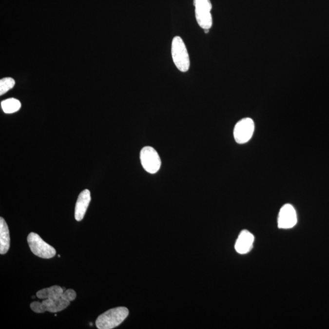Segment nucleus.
Wrapping results in <instances>:
<instances>
[{
  "label": "nucleus",
  "mask_w": 329,
  "mask_h": 329,
  "mask_svg": "<svg viewBox=\"0 0 329 329\" xmlns=\"http://www.w3.org/2000/svg\"><path fill=\"white\" fill-rule=\"evenodd\" d=\"M77 297L75 290H65L62 296L58 299H45L43 301H35L30 305L32 310L35 313H41L45 311L56 313L67 308L70 302L74 301Z\"/></svg>",
  "instance_id": "obj_1"
},
{
  "label": "nucleus",
  "mask_w": 329,
  "mask_h": 329,
  "mask_svg": "<svg viewBox=\"0 0 329 329\" xmlns=\"http://www.w3.org/2000/svg\"><path fill=\"white\" fill-rule=\"evenodd\" d=\"M128 314V309L124 307L110 309L97 317L96 320L97 328L99 329L116 328L125 320Z\"/></svg>",
  "instance_id": "obj_2"
},
{
  "label": "nucleus",
  "mask_w": 329,
  "mask_h": 329,
  "mask_svg": "<svg viewBox=\"0 0 329 329\" xmlns=\"http://www.w3.org/2000/svg\"><path fill=\"white\" fill-rule=\"evenodd\" d=\"M172 55L175 67L181 72L189 70L190 61L189 53L184 40L179 36H175L172 43Z\"/></svg>",
  "instance_id": "obj_3"
},
{
  "label": "nucleus",
  "mask_w": 329,
  "mask_h": 329,
  "mask_svg": "<svg viewBox=\"0 0 329 329\" xmlns=\"http://www.w3.org/2000/svg\"><path fill=\"white\" fill-rule=\"evenodd\" d=\"M27 240L29 248L34 255L43 258H51L55 257L56 253L55 249L43 241L38 233L34 232L29 233Z\"/></svg>",
  "instance_id": "obj_4"
},
{
  "label": "nucleus",
  "mask_w": 329,
  "mask_h": 329,
  "mask_svg": "<svg viewBox=\"0 0 329 329\" xmlns=\"http://www.w3.org/2000/svg\"><path fill=\"white\" fill-rule=\"evenodd\" d=\"M194 5L195 17L197 23L204 30H209L213 24L211 0H194Z\"/></svg>",
  "instance_id": "obj_5"
},
{
  "label": "nucleus",
  "mask_w": 329,
  "mask_h": 329,
  "mask_svg": "<svg viewBox=\"0 0 329 329\" xmlns=\"http://www.w3.org/2000/svg\"><path fill=\"white\" fill-rule=\"evenodd\" d=\"M140 161L143 169L150 174H155L159 170L161 160L159 155L151 146H145L140 152Z\"/></svg>",
  "instance_id": "obj_6"
},
{
  "label": "nucleus",
  "mask_w": 329,
  "mask_h": 329,
  "mask_svg": "<svg viewBox=\"0 0 329 329\" xmlns=\"http://www.w3.org/2000/svg\"><path fill=\"white\" fill-rule=\"evenodd\" d=\"M254 122L250 118H245L236 124L233 130L234 138L236 143H247L252 138L254 132Z\"/></svg>",
  "instance_id": "obj_7"
},
{
  "label": "nucleus",
  "mask_w": 329,
  "mask_h": 329,
  "mask_svg": "<svg viewBox=\"0 0 329 329\" xmlns=\"http://www.w3.org/2000/svg\"><path fill=\"white\" fill-rule=\"evenodd\" d=\"M297 221L296 210L292 205L285 204L280 209L278 216V226L280 229H291Z\"/></svg>",
  "instance_id": "obj_8"
},
{
  "label": "nucleus",
  "mask_w": 329,
  "mask_h": 329,
  "mask_svg": "<svg viewBox=\"0 0 329 329\" xmlns=\"http://www.w3.org/2000/svg\"><path fill=\"white\" fill-rule=\"evenodd\" d=\"M254 242V236L250 231L243 230L241 232L236 240L235 248L236 252L240 254H245L252 250Z\"/></svg>",
  "instance_id": "obj_9"
},
{
  "label": "nucleus",
  "mask_w": 329,
  "mask_h": 329,
  "mask_svg": "<svg viewBox=\"0 0 329 329\" xmlns=\"http://www.w3.org/2000/svg\"><path fill=\"white\" fill-rule=\"evenodd\" d=\"M91 201V195L89 190L85 189L80 193L76 203L75 217L76 220L80 221L84 218L88 207Z\"/></svg>",
  "instance_id": "obj_10"
},
{
  "label": "nucleus",
  "mask_w": 329,
  "mask_h": 329,
  "mask_svg": "<svg viewBox=\"0 0 329 329\" xmlns=\"http://www.w3.org/2000/svg\"><path fill=\"white\" fill-rule=\"evenodd\" d=\"M10 248V235L8 226L2 217L0 218V253L5 254Z\"/></svg>",
  "instance_id": "obj_11"
},
{
  "label": "nucleus",
  "mask_w": 329,
  "mask_h": 329,
  "mask_svg": "<svg viewBox=\"0 0 329 329\" xmlns=\"http://www.w3.org/2000/svg\"><path fill=\"white\" fill-rule=\"evenodd\" d=\"M64 290L58 285L46 288L37 292L36 296L39 299H58L62 296Z\"/></svg>",
  "instance_id": "obj_12"
},
{
  "label": "nucleus",
  "mask_w": 329,
  "mask_h": 329,
  "mask_svg": "<svg viewBox=\"0 0 329 329\" xmlns=\"http://www.w3.org/2000/svg\"><path fill=\"white\" fill-rule=\"evenodd\" d=\"M1 108L6 114H12L21 108L20 102L15 98H9L1 102Z\"/></svg>",
  "instance_id": "obj_13"
},
{
  "label": "nucleus",
  "mask_w": 329,
  "mask_h": 329,
  "mask_svg": "<svg viewBox=\"0 0 329 329\" xmlns=\"http://www.w3.org/2000/svg\"><path fill=\"white\" fill-rule=\"evenodd\" d=\"M15 85V80L12 77H5L0 80V95L6 94Z\"/></svg>",
  "instance_id": "obj_14"
}]
</instances>
